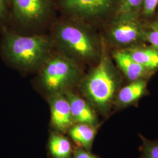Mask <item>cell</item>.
<instances>
[{
  "instance_id": "cell-1",
  "label": "cell",
  "mask_w": 158,
  "mask_h": 158,
  "mask_svg": "<svg viewBox=\"0 0 158 158\" xmlns=\"http://www.w3.org/2000/svg\"><path fill=\"white\" fill-rule=\"evenodd\" d=\"M0 55L7 64L21 70L42 65L49 57L51 42L44 36H25L8 29L2 31Z\"/></svg>"
},
{
  "instance_id": "cell-2",
  "label": "cell",
  "mask_w": 158,
  "mask_h": 158,
  "mask_svg": "<svg viewBox=\"0 0 158 158\" xmlns=\"http://www.w3.org/2000/svg\"><path fill=\"white\" fill-rule=\"evenodd\" d=\"M104 51L98 64L83 81L81 89L87 100L100 113L106 115L114 101L118 80Z\"/></svg>"
},
{
  "instance_id": "cell-3",
  "label": "cell",
  "mask_w": 158,
  "mask_h": 158,
  "mask_svg": "<svg viewBox=\"0 0 158 158\" xmlns=\"http://www.w3.org/2000/svg\"><path fill=\"white\" fill-rule=\"evenodd\" d=\"M42 68L40 85L49 96L71 90V87L79 81L80 77L76 60L66 55L49 57Z\"/></svg>"
},
{
  "instance_id": "cell-4",
  "label": "cell",
  "mask_w": 158,
  "mask_h": 158,
  "mask_svg": "<svg viewBox=\"0 0 158 158\" xmlns=\"http://www.w3.org/2000/svg\"><path fill=\"white\" fill-rule=\"evenodd\" d=\"M54 38L63 52L75 60L92 59L97 54L92 36L73 18L57 24Z\"/></svg>"
},
{
  "instance_id": "cell-5",
  "label": "cell",
  "mask_w": 158,
  "mask_h": 158,
  "mask_svg": "<svg viewBox=\"0 0 158 158\" xmlns=\"http://www.w3.org/2000/svg\"><path fill=\"white\" fill-rule=\"evenodd\" d=\"M119 0H57L61 10L74 19H92L115 11Z\"/></svg>"
},
{
  "instance_id": "cell-6",
  "label": "cell",
  "mask_w": 158,
  "mask_h": 158,
  "mask_svg": "<svg viewBox=\"0 0 158 158\" xmlns=\"http://www.w3.org/2000/svg\"><path fill=\"white\" fill-rule=\"evenodd\" d=\"M11 17L23 25H36L44 21L52 11V0H10Z\"/></svg>"
},
{
  "instance_id": "cell-7",
  "label": "cell",
  "mask_w": 158,
  "mask_h": 158,
  "mask_svg": "<svg viewBox=\"0 0 158 158\" xmlns=\"http://www.w3.org/2000/svg\"><path fill=\"white\" fill-rule=\"evenodd\" d=\"M139 15H116L110 31L114 41L119 44H129L143 36Z\"/></svg>"
},
{
  "instance_id": "cell-8",
  "label": "cell",
  "mask_w": 158,
  "mask_h": 158,
  "mask_svg": "<svg viewBox=\"0 0 158 158\" xmlns=\"http://www.w3.org/2000/svg\"><path fill=\"white\" fill-rule=\"evenodd\" d=\"M49 103L52 127L58 132H68L75 123L66 96L63 93L49 95Z\"/></svg>"
},
{
  "instance_id": "cell-9",
  "label": "cell",
  "mask_w": 158,
  "mask_h": 158,
  "mask_svg": "<svg viewBox=\"0 0 158 158\" xmlns=\"http://www.w3.org/2000/svg\"><path fill=\"white\" fill-rule=\"evenodd\" d=\"M70 104L72 117L75 124H85L100 126L96 112L90 103L72 90L64 93Z\"/></svg>"
},
{
  "instance_id": "cell-10",
  "label": "cell",
  "mask_w": 158,
  "mask_h": 158,
  "mask_svg": "<svg viewBox=\"0 0 158 158\" xmlns=\"http://www.w3.org/2000/svg\"><path fill=\"white\" fill-rule=\"evenodd\" d=\"M113 56L125 76L132 81L142 79L148 72L147 69L136 62L127 51H117Z\"/></svg>"
},
{
  "instance_id": "cell-11",
  "label": "cell",
  "mask_w": 158,
  "mask_h": 158,
  "mask_svg": "<svg viewBox=\"0 0 158 158\" xmlns=\"http://www.w3.org/2000/svg\"><path fill=\"white\" fill-rule=\"evenodd\" d=\"M147 91V83L143 79L133 81L118 91L115 103L119 108L125 107L139 100Z\"/></svg>"
},
{
  "instance_id": "cell-12",
  "label": "cell",
  "mask_w": 158,
  "mask_h": 158,
  "mask_svg": "<svg viewBox=\"0 0 158 158\" xmlns=\"http://www.w3.org/2000/svg\"><path fill=\"white\" fill-rule=\"evenodd\" d=\"M98 127L85 124H74L68 132L78 147L91 151Z\"/></svg>"
},
{
  "instance_id": "cell-13",
  "label": "cell",
  "mask_w": 158,
  "mask_h": 158,
  "mask_svg": "<svg viewBox=\"0 0 158 158\" xmlns=\"http://www.w3.org/2000/svg\"><path fill=\"white\" fill-rule=\"evenodd\" d=\"M48 149L53 158H72L73 148L67 137L57 131L52 132L48 142Z\"/></svg>"
},
{
  "instance_id": "cell-14",
  "label": "cell",
  "mask_w": 158,
  "mask_h": 158,
  "mask_svg": "<svg viewBox=\"0 0 158 158\" xmlns=\"http://www.w3.org/2000/svg\"><path fill=\"white\" fill-rule=\"evenodd\" d=\"M127 51L136 62L148 70L158 68V51L154 48H136Z\"/></svg>"
},
{
  "instance_id": "cell-15",
  "label": "cell",
  "mask_w": 158,
  "mask_h": 158,
  "mask_svg": "<svg viewBox=\"0 0 158 158\" xmlns=\"http://www.w3.org/2000/svg\"><path fill=\"white\" fill-rule=\"evenodd\" d=\"M143 3V0H119L116 15H139Z\"/></svg>"
},
{
  "instance_id": "cell-16",
  "label": "cell",
  "mask_w": 158,
  "mask_h": 158,
  "mask_svg": "<svg viewBox=\"0 0 158 158\" xmlns=\"http://www.w3.org/2000/svg\"><path fill=\"white\" fill-rule=\"evenodd\" d=\"M141 139L142 158H158V141L149 139L139 135Z\"/></svg>"
},
{
  "instance_id": "cell-17",
  "label": "cell",
  "mask_w": 158,
  "mask_h": 158,
  "mask_svg": "<svg viewBox=\"0 0 158 158\" xmlns=\"http://www.w3.org/2000/svg\"><path fill=\"white\" fill-rule=\"evenodd\" d=\"M11 5L10 0H0V29L7 28L6 24L10 20Z\"/></svg>"
},
{
  "instance_id": "cell-18",
  "label": "cell",
  "mask_w": 158,
  "mask_h": 158,
  "mask_svg": "<svg viewBox=\"0 0 158 158\" xmlns=\"http://www.w3.org/2000/svg\"><path fill=\"white\" fill-rule=\"evenodd\" d=\"M143 36L152 45L153 48L158 51V21L151 24L149 30L143 33Z\"/></svg>"
},
{
  "instance_id": "cell-19",
  "label": "cell",
  "mask_w": 158,
  "mask_h": 158,
  "mask_svg": "<svg viewBox=\"0 0 158 158\" xmlns=\"http://www.w3.org/2000/svg\"><path fill=\"white\" fill-rule=\"evenodd\" d=\"M158 6V0H143L141 12L147 17H151L155 13Z\"/></svg>"
},
{
  "instance_id": "cell-20",
  "label": "cell",
  "mask_w": 158,
  "mask_h": 158,
  "mask_svg": "<svg viewBox=\"0 0 158 158\" xmlns=\"http://www.w3.org/2000/svg\"><path fill=\"white\" fill-rule=\"evenodd\" d=\"M72 158H100L98 156L92 153L83 148L77 147L73 153Z\"/></svg>"
}]
</instances>
